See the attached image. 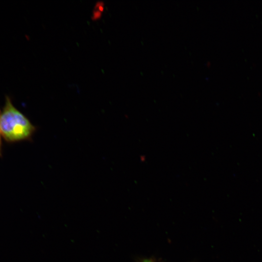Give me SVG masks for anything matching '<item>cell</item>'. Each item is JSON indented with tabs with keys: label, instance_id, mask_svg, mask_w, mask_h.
Here are the masks:
<instances>
[{
	"label": "cell",
	"instance_id": "obj_3",
	"mask_svg": "<svg viewBox=\"0 0 262 262\" xmlns=\"http://www.w3.org/2000/svg\"><path fill=\"white\" fill-rule=\"evenodd\" d=\"M140 262H155L151 259H144L141 260Z\"/></svg>",
	"mask_w": 262,
	"mask_h": 262
},
{
	"label": "cell",
	"instance_id": "obj_1",
	"mask_svg": "<svg viewBox=\"0 0 262 262\" xmlns=\"http://www.w3.org/2000/svg\"><path fill=\"white\" fill-rule=\"evenodd\" d=\"M1 136L8 142L29 140L36 130L30 121L16 109L6 97L0 116Z\"/></svg>",
	"mask_w": 262,
	"mask_h": 262
},
{
	"label": "cell",
	"instance_id": "obj_2",
	"mask_svg": "<svg viewBox=\"0 0 262 262\" xmlns=\"http://www.w3.org/2000/svg\"><path fill=\"white\" fill-rule=\"evenodd\" d=\"M1 112L0 110V116ZM2 155V142H1V134L0 131V156Z\"/></svg>",
	"mask_w": 262,
	"mask_h": 262
}]
</instances>
